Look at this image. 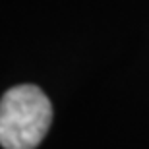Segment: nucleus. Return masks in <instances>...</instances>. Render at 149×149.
<instances>
[{
  "label": "nucleus",
  "instance_id": "f257e3e1",
  "mask_svg": "<svg viewBox=\"0 0 149 149\" xmlns=\"http://www.w3.org/2000/svg\"><path fill=\"white\" fill-rule=\"evenodd\" d=\"M52 124V105L37 85H16L0 103V143L4 149H35Z\"/></svg>",
  "mask_w": 149,
  "mask_h": 149
}]
</instances>
